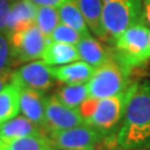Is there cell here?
<instances>
[{
	"label": "cell",
	"instance_id": "6da1fadb",
	"mask_svg": "<svg viewBox=\"0 0 150 150\" xmlns=\"http://www.w3.org/2000/svg\"><path fill=\"white\" fill-rule=\"evenodd\" d=\"M116 137L121 150H150L149 80L130 85V95Z\"/></svg>",
	"mask_w": 150,
	"mask_h": 150
},
{
	"label": "cell",
	"instance_id": "7a4b0ae2",
	"mask_svg": "<svg viewBox=\"0 0 150 150\" xmlns=\"http://www.w3.org/2000/svg\"><path fill=\"white\" fill-rule=\"evenodd\" d=\"M130 86L118 95L106 98H87L78 110L85 123L105 136L117 134L122 121Z\"/></svg>",
	"mask_w": 150,
	"mask_h": 150
},
{
	"label": "cell",
	"instance_id": "3957f363",
	"mask_svg": "<svg viewBox=\"0 0 150 150\" xmlns=\"http://www.w3.org/2000/svg\"><path fill=\"white\" fill-rule=\"evenodd\" d=\"M113 45L116 48L111 50L112 57L130 71L149 60V29L142 21L127 28Z\"/></svg>",
	"mask_w": 150,
	"mask_h": 150
},
{
	"label": "cell",
	"instance_id": "277c9868",
	"mask_svg": "<svg viewBox=\"0 0 150 150\" xmlns=\"http://www.w3.org/2000/svg\"><path fill=\"white\" fill-rule=\"evenodd\" d=\"M130 70L111 57L101 66L95 68V71L87 82L89 98H106L118 95L127 90L131 85Z\"/></svg>",
	"mask_w": 150,
	"mask_h": 150
},
{
	"label": "cell",
	"instance_id": "5b68a950",
	"mask_svg": "<svg viewBox=\"0 0 150 150\" xmlns=\"http://www.w3.org/2000/svg\"><path fill=\"white\" fill-rule=\"evenodd\" d=\"M102 25L113 45L127 28L140 21L142 13L141 0H101Z\"/></svg>",
	"mask_w": 150,
	"mask_h": 150
},
{
	"label": "cell",
	"instance_id": "8992f818",
	"mask_svg": "<svg viewBox=\"0 0 150 150\" xmlns=\"http://www.w3.org/2000/svg\"><path fill=\"white\" fill-rule=\"evenodd\" d=\"M8 36L10 41L12 66L39 59L47 45V38L36 25Z\"/></svg>",
	"mask_w": 150,
	"mask_h": 150
},
{
	"label": "cell",
	"instance_id": "52a82bcc",
	"mask_svg": "<svg viewBox=\"0 0 150 150\" xmlns=\"http://www.w3.org/2000/svg\"><path fill=\"white\" fill-rule=\"evenodd\" d=\"M56 150H88L101 142L105 134L86 123L47 134Z\"/></svg>",
	"mask_w": 150,
	"mask_h": 150
},
{
	"label": "cell",
	"instance_id": "ba28073f",
	"mask_svg": "<svg viewBox=\"0 0 150 150\" xmlns=\"http://www.w3.org/2000/svg\"><path fill=\"white\" fill-rule=\"evenodd\" d=\"M85 120L78 109H74L64 105L56 95L47 96L43 132L47 134L52 131L74 128L83 125Z\"/></svg>",
	"mask_w": 150,
	"mask_h": 150
},
{
	"label": "cell",
	"instance_id": "9c48e42d",
	"mask_svg": "<svg viewBox=\"0 0 150 150\" xmlns=\"http://www.w3.org/2000/svg\"><path fill=\"white\" fill-rule=\"evenodd\" d=\"M12 79L22 88L47 92L54 86V78L51 75L50 66L43 61H31L12 71Z\"/></svg>",
	"mask_w": 150,
	"mask_h": 150
},
{
	"label": "cell",
	"instance_id": "30bf717a",
	"mask_svg": "<svg viewBox=\"0 0 150 150\" xmlns=\"http://www.w3.org/2000/svg\"><path fill=\"white\" fill-rule=\"evenodd\" d=\"M46 92L22 88L20 91V112L28 120L37 125L43 131L45 111H46ZM45 134V132H43Z\"/></svg>",
	"mask_w": 150,
	"mask_h": 150
},
{
	"label": "cell",
	"instance_id": "8fae6325",
	"mask_svg": "<svg viewBox=\"0 0 150 150\" xmlns=\"http://www.w3.org/2000/svg\"><path fill=\"white\" fill-rule=\"evenodd\" d=\"M37 6L29 0H17L10 6V11L7 20L6 33L22 31L35 25Z\"/></svg>",
	"mask_w": 150,
	"mask_h": 150
},
{
	"label": "cell",
	"instance_id": "7c38bea8",
	"mask_svg": "<svg viewBox=\"0 0 150 150\" xmlns=\"http://www.w3.org/2000/svg\"><path fill=\"white\" fill-rule=\"evenodd\" d=\"M50 71L56 80L66 85H78L89 81L95 71V67L85 61H74L58 67L50 66Z\"/></svg>",
	"mask_w": 150,
	"mask_h": 150
},
{
	"label": "cell",
	"instance_id": "4fadbf2b",
	"mask_svg": "<svg viewBox=\"0 0 150 150\" xmlns=\"http://www.w3.org/2000/svg\"><path fill=\"white\" fill-rule=\"evenodd\" d=\"M78 6L88 28L99 39L109 43V39L102 25L101 0H74Z\"/></svg>",
	"mask_w": 150,
	"mask_h": 150
},
{
	"label": "cell",
	"instance_id": "5bb4252c",
	"mask_svg": "<svg viewBox=\"0 0 150 150\" xmlns=\"http://www.w3.org/2000/svg\"><path fill=\"white\" fill-rule=\"evenodd\" d=\"M76 46L79 54V59L91 64L95 68L105 64L111 57V50L106 49L90 35L81 38L80 41Z\"/></svg>",
	"mask_w": 150,
	"mask_h": 150
},
{
	"label": "cell",
	"instance_id": "9a60e30c",
	"mask_svg": "<svg viewBox=\"0 0 150 150\" xmlns=\"http://www.w3.org/2000/svg\"><path fill=\"white\" fill-rule=\"evenodd\" d=\"M42 61L48 66L67 64L79 60V54L74 45L50 41L47 38V45L42 52Z\"/></svg>",
	"mask_w": 150,
	"mask_h": 150
},
{
	"label": "cell",
	"instance_id": "2e32d148",
	"mask_svg": "<svg viewBox=\"0 0 150 150\" xmlns=\"http://www.w3.org/2000/svg\"><path fill=\"white\" fill-rule=\"evenodd\" d=\"M20 91L21 86L13 79L0 91V123L19 115Z\"/></svg>",
	"mask_w": 150,
	"mask_h": 150
},
{
	"label": "cell",
	"instance_id": "e0dca14e",
	"mask_svg": "<svg viewBox=\"0 0 150 150\" xmlns=\"http://www.w3.org/2000/svg\"><path fill=\"white\" fill-rule=\"evenodd\" d=\"M39 134H43L41 128H39L37 125L31 122L23 116H17L10 120L0 123V140L16 139Z\"/></svg>",
	"mask_w": 150,
	"mask_h": 150
},
{
	"label": "cell",
	"instance_id": "ac0fdd59",
	"mask_svg": "<svg viewBox=\"0 0 150 150\" xmlns=\"http://www.w3.org/2000/svg\"><path fill=\"white\" fill-rule=\"evenodd\" d=\"M0 150H56L45 134L0 140Z\"/></svg>",
	"mask_w": 150,
	"mask_h": 150
},
{
	"label": "cell",
	"instance_id": "d6986e66",
	"mask_svg": "<svg viewBox=\"0 0 150 150\" xmlns=\"http://www.w3.org/2000/svg\"><path fill=\"white\" fill-rule=\"evenodd\" d=\"M58 13L62 23L79 31L83 37L90 35L89 28L74 0H66L62 5H60L58 7Z\"/></svg>",
	"mask_w": 150,
	"mask_h": 150
},
{
	"label": "cell",
	"instance_id": "ffe728a7",
	"mask_svg": "<svg viewBox=\"0 0 150 150\" xmlns=\"http://www.w3.org/2000/svg\"><path fill=\"white\" fill-rule=\"evenodd\" d=\"M54 95L64 105L74 109H78L81 103L89 98L86 83L66 85L59 88Z\"/></svg>",
	"mask_w": 150,
	"mask_h": 150
},
{
	"label": "cell",
	"instance_id": "44dd1931",
	"mask_svg": "<svg viewBox=\"0 0 150 150\" xmlns=\"http://www.w3.org/2000/svg\"><path fill=\"white\" fill-rule=\"evenodd\" d=\"M60 18L58 13V9L54 7H38L36 13L35 25L39 28V30L42 32L43 36L48 38L54 29L59 25Z\"/></svg>",
	"mask_w": 150,
	"mask_h": 150
},
{
	"label": "cell",
	"instance_id": "7402d4cb",
	"mask_svg": "<svg viewBox=\"0 0 150 150\" xmlns=\"http://www.w3.org/2000/svg\"><path fill=\"white\" fill-rule=\"evenodd\" d=\"M83 36L79 31H77L74 28L69 27V26L61 22L54 29V31L51 32V35L48 37V40L56 41V42L69 43V45L76 46L80 41V39Z\"/></svg>",
	"mask_w": 150,
	"mask_h": 150
},
{
	"label": "cell",
	"instance_id": "603a6c76",
	"mask_svg": "<svg viewBox=\"0 0 150 150\" xmlns=\"http://www.w3.org/2000/svg\"><path fill=\"white\" fill-rule=\"evenodd\" d=\"M12 56L9 36L6 32H0V72L11 70Z\"/></svg>",
	"mask_w": 150,
	"mask_h": 150
},
{
	"label": "cell",
	"instance_id": "cb8c5ba5",
	"mask_svg": "<svg viewBox=\"0 0 150 150\" xmlns=\"http://www.w3.org/2000/svg\"><path fill=\"white\" fill-rule=\"evenodd\" d=\"M88 150H121L117 142L116 134L106 136L101 142H99L97 146L92 147Z\"/></svg>",
	"mask_w": 150,
	"mask_h": 150
},
{
	"label": "cell",
	"instance_id": "d4e9b609",
	"mask_svg": "<svg viewBox=\"0 0 150 150\" xmlns=\"http://www.w3.org/2000/svg\"><path fill=\"white\" fill-rule=\"evenodd\" d=\"M10 6L11 2L9 0H0V32H6Z\"/></svg>",
	"mask_w": 150,
	"mask_h": 150
},
{
	"label": "cell",
	"instance_id": "484cf974",
	"mask_svg": "<svg viewBox=\"0 0 150 150\" xmlns=\"http://www.w3.org/2000/svg\"><path fill=\"white\" fill-rule=\"evenodd\" d=\"M37 7H43V6H48V7H54L58 8L60 5H62L66 0H29Z\"/></svg>",
	"mask_w": 150,
	"mask_h": 150
},
{
	"label": "cell",
	"instance_id": "4316f807",
	"mask_svg": "<svg viewBox=\"0 0 150 150\" xmlns=\"http://www.w3.org/2000/svg\"><path fill=\"white\" fill-rule=\"evenodd\" d=\"M140 21L144 22L146 26H150V0H144Z\"/></svg>",
	"mask_w": 150,
	"mask_h": 150
},
{
	"label": "cell",
	"instance_id": "83f0119b",
	"mask_svg": "<svg viewBox=\"0 0 150 150\" xmlns=\"http://www.w3.org/2000/svg\"><path fill=\"white\" fill-rule=\"evenodd\" d=\"M12 80V70L0 72V91Z\"/></svg>",
	"mask_w": 150,
	"mask_h": 150
},
{
	"label": "cell",
	"instance_id": "f1b7e54d",
	"mask_svg": "<svg viewBox=\"0 0 150 150\" xmlns=\"http://www.w3.org/2000/svg\"><path fill=\"white\" fill-rule=\"evenodd\" d=\"M147 54H148V57H149L150 59V30H149V45H148V51H147Z\"/></svg>",
	"mask_w": 150,
	"mask_h": 150
},
{
	"label": "cell",
	"instance_id": "f546056e",
	"mask_svg": "<svg viewBox=\"0 0 150 150\" xmlns=\"http://www.w3.org/2000/svg\"><path fill=\"white\" fill-rule=\"evenodd\" d=\"M9 1H10L11 4H12V2H15V1H17V0H9Z\"/></svg>",
	"mask_w": 150,
	"mask_h": 150
}]
</instances>
